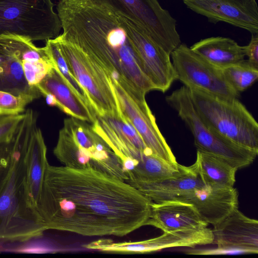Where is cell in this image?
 Listing matches in <instances>:
<instances>
[{"label":"cell","mask_w":258,"mask_h":258,"mask_svg":"<svg viewBox=\"0 0 258 258\" xmlns=\"http://www.w3.org/2000/svg\"><path fill=\"white\" fill-rule=\"evenodd\" d=\"M11 164L12 152L11 142L0 144V194L7 181L11 170Z\"/></svg>","instance_id":"29"},{"label":"cell","mask_w":258,"mask_h":258,"mask_svg":"<svg viewBox=\"0 0 258 258\" xmlns=\"http://www.w3.org/2000/svg\"><path fill=\"white\" fill-rule=\"evenodd\" d=\"M46 153L42 132L36 125L31 134L25 156L28 191L36 207L45 171L49 164Z\"/></svg>","instance_id":"22"},{"label":"cell","mask_w":258,"mask_h":258,"mask_svg":"<svg viewBox=\"0 0 258 258\" xmlns=\"http://www.w3.org/2000/svg\"><path fill=\"white\" fill-rule=\"evenodd\" d=\"M190 130L197 150L219 157L237 169L250 165L258 152L241 146L211 129L196 109L189 89L183 85L165 97Z\"/></svg>","instance_id":"6"},{"label":"cell","mask_w":258,"mask_h":258,"mask_svg":"<svg viewBox=\"0 0 258 258\" xmlns=\"http://www.w3.org/2000/svg\"><path fill=\"white\" fill-rule=\"evenodd\" d=\"M36 98L33 95H16L0 91V111L7 114L21 113L27 105Z\"/></svg>","instance_id":"27"},{"label":"cell","mask_w":258,"mask_h":258,"mask_svg":"<svg viewBox=\"0 0 258 258\" xmlns=\"http://www.w3.org/2000/svg\"><path fill=\"white\" fill-rule=\"evenodd\" d=\"M53 153L64 166L91 169L128 179L122 163L87 122L71 117L64 119Z\"/></svg>","instance_id":"4"},{"label":"cell","mask_w":258,"mask_h":258,"mask_svg":"<svg viewBox=\"0 0 258 258\" xmlns=\"http://www.w3.org/2000/svg\"><path fill=\"white\" fill-rule=\"evenodd\" d=\"M245 56L248 61L258 67V34H251L250 40L246 45L243 46Z\"/></svg>","instance_id":"31"},{"label":"cell","mask_w":258,"mask_h":258,"mask_svg":"<svg viewBox=\"0 0 258 258\" xmlns=\"http://www.w3.org/2000/svg\"><path fill=\"white\" fill-rule=\"evenodd\" d=\"M132 20L167 53L181 43L176 20L158 0H90Z\"/></svg>","instance_id":"10"},{"label":"cell","mask_w":258,"mask_h":258,"mask_svg":"<svg viewBox=\"0 0 258 258\" xmlns=\"http://www.w3.org/2000/svg\"><path fill=\"white\" fill-rule=\"evenodd\" d=\"M53 6L51 0H0V37L32 41L56 38L61 25Z\"/></svg>","instance_id":"7"},{"label":"cell","mask_w":258,"mask_h":258,"mask_svg":"<svg viewBox=\"0 0 258 258\" xmlns=\"http://www.w3.org/2000/svg\"><path fill=\"white\" fill-rule=\"evenodd\" d=\"M187 8L206 17L209 22H225L258 34L256 0H181Z\"/></svg>","instance_id":"14"},{"label":"cell","mask_w":258,"mask_h":258,"mask_svg":"<svg viewBox=\"0 0 258 258\" xmlns=\"http://www.w3.org/2000/svg\"><path fill=\"white\" fill-rule=\"evenodd\" d=\"M146 225L159 228L163 232L197 230L208 227V224L189 203L170 201L153 203Z\"/></svg>","instance_id":"17"},{"label":"cell","mask_w":258,"mask_h":258,"mask_svg":"<svg viewBox=\"0 0 258 258\" xmlns=\"http://www.w3.org/2000/svg\"><path fill=\"white\" fill-rule=\"evenodd\" d=\"M190 48L212 64L221 69L244 59L243 46L223 36H212L192 44Z\"/></svg>","instance_id":"21"},{"label":"cell","mask_w":258,"mask_h":258,"mask_svg":"<svg viewBox=\"0 0 258 258\" xmlns=\"http://www.w3.org/2000/svg\"><path fill=\"white\" fill-rule=\"evenodd\" d=\"M178 201L192 204L201 217L213 226L238 209L236 188L213 183L204 182Z\"/></svg>","instance_id":"15"},{"label":"cell","mask_w":258,"mask_h":258,"mask_svg":"<svg viewBox=\"0 0 258 258\" xmlns=\"http://www.w3.org/2000/svg\"><path fill=\"white\" fill-rule=\"evenodd\" d=\"M91 125L120 159L128 178L126 181L141 182L146 163L154 153L130 122L121 115H96Z\"/></svg>","instance_id":"9"},{"label":"cell","mask_w":258,"mask_h":258,"mask_svg":"<svg viewBox=\"0 0 258 258\" xmlns=\"http://www.w3.org/2000/svg\"><path fill=\"white\" fill-rule=\"evenodd\" d=\"M0 46L19 60L26 79L32 87H36L53 67L45 47H37L25 38L15 35L2 36Z\"/></svg>","instance_id":"18"},{"label":"cell","mask_w":258,"mask_h":258,"mask_svg":"<svg viewBox=\"0 0 258 258\" xmlns=\"http://www.w3.org/2000/svg\"><path fill=\"white\" fill-rule=\"evenodd\" d=\"M56 9L62 37L94 56L110 80L140 99L156 90L115 14L90 0H60Z\"/></svg>","instance_id":"2"},{"label":"cell","mask_w":258,"mask_h":258,"mask_svg":"<svg viewBox=\"0 0 258 258\" xmlns=\"http://www.w3.org/2000/svg\"><path fill=\"white\" fill-rule=\"evenodd\" d=\"M45 47L53 67L58 71L63 80L75 93L86 104L92 108L86 92L70 71L61 53L56 38L46 40Z\"/></svg>","instance_id":"25"},{"label":"cell","mask_w":258,"mask_h":258,"mask_svg":"<svg viewBox=\"0 0 258 258\" xmlns=\"http://www.w3.org/2000/svg\"><path fill=\"white\" fill-rule=\"evenodd\" d=\"M213 243L218 247L237 248L249 254L258 253V221L236 209L214 225Z\"/></svg>","instance_id":"16"},{"label":"cell","mask_w":258,"mask_h":258,"mask_svg":"<svg viewBox=\"0 0 258 258\" xmlns=\"http://www.w3.org/2000/svg\"><path fill=\"white\" fill-rule=\"evenodd\" d=\"M36 87L43 96H53L56 106L66 114L89 123L95 121L96 115L94 109L75 93L54 67Z\"/></svg>","instance_id":"19"},{"label":"cell","mask_w":258,"mask_h":258,"mask_svg":"<svg viewBox=\"0 0 258 258\" xmlns=\"http://www.w3.org/2000/svg\"><path fill=\"white\" fill-rule=\"evenodd\" d=\"M110 83L120 114L135 128L147 147L159 157L177 163L145 98L140 99L132 97L118 83L112 80Z\"/></svg>","instance_id":"13"},{"label":"cell","mask_w":258,"mask_h":258,"mask_svg":"<svg viewBox=\"0 0 258 258\" xmlns=\"http://www.w3.org/2000/svg\"><path fill=\"white\" fill-rule=\"evenodd\" d=\"M222 71L229 85L239 93L251 86L258 78V67L247 59L223 68Z\"/></svg>","instance_id":"26"},{"label":"cell","mask_w":258,"mask_h":258,"mask_svg":"<svg viewBox=\"0 0 258 258\" xmlns=\"http://www.w3.org/2000/svg\"><path fill=\"white\" fill-rule=\"evenodd\" d=\"M187 254L194 255H237L249 253L244 250L218 247L213 248L189 249L185 251Z\"/></svg>","instance_id":"30"},{"label":"cell","mask_w":258,"mask_h":258,"mask_svg":"<svg viewBox=\"0 0 258 258\" xmlns=\"http://www.w3.org/2000/svg\"><path fill=\"white\" fill-rule=\"evenodd\" d=\"M188 89L196 109L211 129L236 144L258 152V123L238 98Z\"/></svg>","instance_id":"5"},{"label":"cell","mask_w":258,"mask_h":258,"mask_svg":"<svg viewBox=\"0 0 258 258\" xmlns=\"http://www.w3.org/2000/svg\"><path fill=\"white\" fill-rule=\"evenodd\" d=\"M24 115L25 113L0 114V144L11 142Z\"/></svg>","instance_id":"28"},{"label":"cell","mask_w":258,"mask_h":258,"mask_svg":"<svg viewBox=\"0 0 258 258\" xmlns=\"http://www.w3.org/2000/svg\"><path fill=\"white\" fill-rule=\"evenodd\" d=\"M194 165L204 182L230 187L235 182L238 169L219 157L197 150Z\"/></svg>","instance_id":"24"},{"label":"cell","mask_w":258,"mask_h":258,"mask_svg":"<svg viewBox=\"0 0 258 258\" xmlns=\"http://www.w3.org/2000/svg\"><path fill=\"white\" fill-rule=\"evenodd\" d=\"M1 113H2L0 111V114H1Z\"/></svg>","instance_id":"32"},{"label":"cell","mask_w":258,"mask_h":258,"mask_svg":"<svg viewBox=\"0 0 258 258\" xmlns=\"http://www.w3.org/2000/svg\"><path fill=\"white\" fill-rule=\"evenodd\" d=\"M204 182L192 164L181 174L161 180L141 183L132 186L153 203L178 201Z\"/></svg>","instance_id":"20"},{"label":"cell","mask_w":258,"mask_h":258,"mask_svg":"<svg viewBox=\"0 0 258 258\" xmlns=\"http://www.w3.org/2000/svg\"><path fill=\"white\" fill-rule=\"evenodd\" d=\"M116 15L133 44L143 72L154 85L156 90L166 92L177 80L170 55L135 22Z\"/></svg>","instance_id":"12"},{"label":"cell","mask_w":258,"mask_h":258,"mask_svg":"<svg viewBox=\"0 0 258 258\" xmlns=\"http://www.w3.org/2000/svg\"><path fill=\"white\" fill-rule=\"evenodd\" d=\"M170 56L177 80L188 88H195L224 98H238L240 93L226 81L222 71L180 44Z\"/></svg>","instance_id":"11"},{"label":"cell","mask_w":258,"mask_h":258,"mask_svg":"<svg viewBox=\"0 0 258 258\" xmlns=\"http://www.w3.org/2000/svg\"><path fill=\"white\" fill-rule=\"evenodd\" d=\"M152 204L117 177L48 164L36 208L46 230L124 236L146 225Z\"/></svg>","instance_id":"1"},{"label":"cell","mask_w":258,"mask_h":258,"mask_svg":"<svg viewBox=\"0 0 258 258\" xmlns=\"http://www.w3.org/2000/svg\"><path fill=\"white\" fill-rule=\"evenodd\" d=\"M0 91L16 95H31L37 98L41 94L36 87L28 84L19 60L1 46Z\"/></svg>","instance_id":"23"},{"label":"cell","mask_w":258,"mask_h":258,"mask_svg":"<svg viewBox=\"0 0 258 258\" xmlns=\"http://www.w3.org/2000/svg\"><path fill=\"white\" fill-rule=\"evenodd\" d=\"M36 118L27 113L11 141L12 164L0 194V241L26 242L46 230L27 186L26 153Z\"/></svg>","instance_id":"3"},{"label":"cell","mask_w":258,"mask_h":258,"mask_svg":"<svg viewBox=\"0 0 258 258\" xmlns=\"http://www.w3.org/2000/svg\"><path fill=\"white\" fill-rule=\"evenodd\" d=\"M56 38L70 71L86 92L96 115H121L109 78L98 61L61 35Z\"/></svg>","instance_id":"8"}]
</instances>
